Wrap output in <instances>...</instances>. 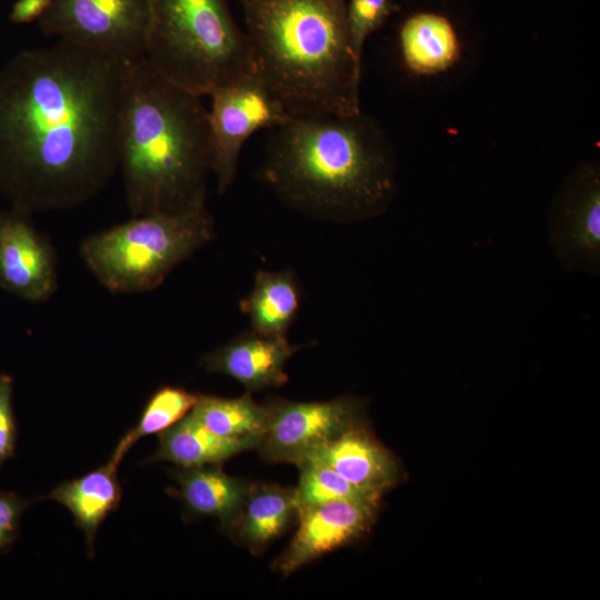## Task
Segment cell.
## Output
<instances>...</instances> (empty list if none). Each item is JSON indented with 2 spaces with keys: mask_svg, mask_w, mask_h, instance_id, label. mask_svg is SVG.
Here are the masks:
<instances>
[{
  "mask_svg": "<svg viewBox=\"0 0 600 600\" xmlns=\"http://www.w3.org/2000/svg\"><path fill=\"white\" fill-rule=\"evenodd\" d=\"M189 414L212 433L224 438L261 436L266 430L268 411L244 393L238 398L199 394Z\"/></svg>",
  "mask_w": 600,
  "mask_h": 600,
  "instance_id": "21",
  "label": "cell"
},
{
  "mask_svg": "<svg viewBox=\"0 0 600 600\" xmlns=\"http://www.w3.org/2000/svg\"><path fill=\"white\" fill-rule=\"evenodd\" d=\"M300 306V288L290 270H259L250 292L240 302L252 331L287 337Z\"/></svg>",
  "mask_w": 600,
  "mask_h": 600,
  "instance_id": "20",
  "label": "cell"
},
{
  "mask_svg": "<svg viewBox=\"0 0 600 600\" xmlns=\"http://www.w3.org/2000/svg\"><path fill=\"white\" fill-rule=\"evenodd\" d=\"M260 441L261 436H217L188 412L180 421L159 433V447L147 462L170 461L182 468L216 464L246 450L258 448Z\"/></svg>",
  "mask_w": 600,
  "mask_h": 600,
  "instance_id": "19",
  "label": "cell"
},
{
  "mask_svg": "<svg viewBox=\"0 0 600 600\" xmlns=\"http://www.w3.org/2000/svg\"><path fill=\"white\" fill-rule=\"evenodd\" d=\"M256 76L290 114L361 111L362 60L350 41L347 0H236Z\"/></svg>",
  "mask_w": 600,
  "mask_h": 600,
  "instance_id": "4",
  "label": "cell"
},
{
  "mask_svg": "<svg viewBox=\"0 0 600 600\" xmlns=\"http://www.w3.org/2000/svg\"><path fill=\"white\" fill-rule=\"evenodd\" d=\"M378 507L334 500L299 510L298 530L272 569L289 576L314 559L354 541L373 523Z\"/></svg>",
  "mask_w": 600,
  "mask_h": 600,
  "instance_id": "11",
  "label": "cell"
},
{
  "mask_svg": "<svg viewBox=\"0 0 600 600\" xmlns=\"http://www.w3.org/2000/svg\"><path fill=\"white\" fill-rule=\"evenodd\" d=\"M136 217L87 238L81 244L86 264L113 292L154 289L213 234L206 204L174 213Z\"/></svg>",
  "mask_w": 600,
  "mask_h": 600,
  "instance_id": "6",
  "label": "cell"
},
{
  "mask_svg": "<svg viewBox=\"0 0 600 600\" xmlns=\"http://www.w3.org/2000/svg\"><path fill=\"white\" fill-rule=\"evenodd\" d=\"M118 166L134 216L206 204L208 110L200 96L160 76L144 58L127 69Z\"/></svg>",
  "mask_w": 600,
  "mask_h": 600,
  "instance_id": "3",
  "label": "cell"
},
{
  "mask_svg": "<svg viewBox=\"0 0 600 600\" xmlns=\"http://www.w3.org/2000/svg\"><path fill=\"white\" fill-rule=\"evenodd\" d=\"M144 59L200 97L256 76L248 36L228 0H150Z\"/></svg>",
  "mask_w": 600,
  "mask_h": 600,
  "instance_id": "5",
  "label": "cell"
},
{
  "mask_svg": "<svg viewBox=\"0 0 600 600\" xmlns=\"http://www.w3.org/2000/svg\"><path fill=\"white\" fill-rule=\"evenodd\" d=\"M199 394L179 387L159 388L147 401L138 423L120 439L112 456L122 460L142 437L160 433L180 421L193 408Z\"/></svg>",
  "mask_w": 600,
  "mask_h": 600,
  "instance_id": "22",
  "label": "cell"
},
{
  "mask_svg": "<svg viewBox=\"0 0 600 600\" xmlns=\"http://www.w3.org/2000/svg\"><path fill=\"white\" fill-rule=\"evenodd\" d=\"M181 500L189 517H212L226 530L237 518L250 482L227 474L220 463L172 470Z\"/></svg>",
  "mask_w": 600,
  "mask_h": 600,
  "instance_id": "16",
  "label": "cell"
},
{
  "mask_svg": "<svg viewBox=\"0 0 600 600\" xmlns=\"http://www.w3.org/2000/svg\"><path fill=\"white\" fill-rule=\"evenodd\" d=\"M269 139L262 177L309 213L354 222L381 214L397 192L390 140L362 111L290 114Z\"/></svg>",
  "mask_w": 600,
  "mask_h": 600,
  "instance_id": "2",
  "label": "cell"
},
{
  "mask_svg": "<svg viewBox=\"0 0 600 600\" xmlns=\"http://www.w3.org/2000/svg\"><path fill=\"white\" fill-rule=\"evenodd\" d=\"M211 171L219 192L233 183L246 141L261 129H274L290 116L258 77L220 88L210 94Z\"/></svg>",
  "mask_w": 600,
  "mask_h": 600,
  "instance_id": "8",
  "label": "cell"
},
{
  "mask_svg": "<svg viewBox=\"0 0 600 600\" xmlns=\"http://www.w3.org/2000/svg\"><path fill=\"white\" fill-rule=\"evenodd\" d=\"M121 461L111 456L103 466L56 487L49 499L63 504L82 530L87 553L94 556V540L100 524L119 508L122 489L118 479Z\"/></svg>",
  "mask_w": 600,
  "mask_h": 600,
  "instance_id": "15",
  "label": "cell"
},
{
  "mask_svg": "<svg viewBox=\"0 0 600 600\" xmlns=\"http://www.w3.org/2000/svg\"><path fill=\"white\" fill-rule=\"evenodd\" d=\"M38 22L47 36L131 66L146 54L150 0H52Z\"/></svg>",
  "mask_w": 600,
  "mask_h": 600,
  "instance_id": "7",
  "label": "cell"
},
{
  "mask_svg": "<svg viewBox=\"0 0 600 600\" xmlns=\"http://www.w3.org/2000/svg\"><path fill=\"white\" fill-rule=\"evenodd\" d=\"M391 0H347L346 20L352 48L362 60L368 38L397 10Z\"/></svg>",
  "mask_w": 600,
  "mask_h": 600,
  "instance_id": "24",
  "label": "cell"
},
{
  "mask_svg": "<svg viewBox=\"0 0 600 600\" xmlns=\"http://www.w3.org/2000/svg\"><path fill=\"white\" fill-rule=\"evenodd\" d=\"M298 519L294 489L251 483L241 509L227 530L251 552L263 551Z\"/></svg>",
  "mask_w": 600,
  "mask_h": 600,
  "instance_id": "18",
  "label": "cell"
},
{
  "mask_svg": "<svg viewBox=\"0 0 600 600\" xmlns=\"http://www.w3.org/2000/svg\"><path fill=\"white\" fill-rule=\"evenodd\" d=\"M13 379L0 373V471L2 464L14 457L18 438L17 422L12 406Z\"/></svg>",
  "mask_w": 600,
  "mask_h": 600,
  "instance_id": "25",
  "label": "cell"
},
{
  "mask_svg": "<svg viewBox=\"0 0 600 600\" xmlns=\"http://www.w3.org/2000/svg\"><path fill=\"white\" fill-rule=\"evenodd\" d=\"M264 407L268 421L258 448L270 462L299 466L310 452L361 423V406L350 397L322 402L271 399Z\"/></svg>",
  "mask_w": 600,
  "mask_h": 600,
  "instance_id": "10",
  "label": "cell"
},
{
  "mask_svg": "<svg viewBox=\"0 0 600 600\" xmlns=\"http://www.w3.org/2000/svg\"><path fill=\"white\" fill-rule=\"evenodd\" d=\"M301 349L287 337L251 332L234 338L206 354L202 364L208 372L221 373L241 382L248 392L281 387L288 381L287 361Z\"/></svg>",
  "mask_w": 600,
  "mask_h": 600,
  "instance_id": "13",
  "label": "cell"
},
{
  "mask_svg": "<svg viewBox=\"0 0 600 600\" xmlns=\"http://www.w3.org/2000/svg\"><path fill=\"white\" fill-rule=\"evenodd\" d=\"M398 42L404 67L419 77L443 73L461 57V43L453 24L436 12L408 17L399 29Z\"/></svg>",
  "mask_w": 600,
  "mask_h": 600,
  "instance_id": "17",
  "label": "cell"
},
{
  "mask_svg": "<svg viewBox=\"0 0 600 600\" xmlns=\"http://www.w3.org/2000/svg\"><path fill=\"white\" fill-rule=\"evenodd\" d=\"M298 467L301 471L294 489L298 511L334 500L379 506L380 496L356 487L324 463L307 460Z\"/></svg>",
  "mask_w": 600,
  "mask_h": 600,
  "instance_id": "23",
  "label": "cell"
},
{
  "mask_svg": "<svg viewBox=\"0 0 600 600\" xmlns=\"http://www.w3.org/2000/svg\"><path fill=\"white\" fill-rule=\"evenodd\" d=\"M307 460L324 463L350 483L380 497L399 480L397 461L362 423L317 448L303 461Z\"/></svg>",
  "mask_w": 600,
  "mask_h": 600,
  "instance_id": "14",
  "label": "cell"
},
{
  "mask_svg": "<svg viewBox=\"0 0 600 600\" xmlns=\"http://www.w3.org/2000/svg\"><path fill=\"white\" fill-rule=\"evenodd\" d=\"M549 242L570 272L600 273V167L579 162L550 203Z\"/></svg>",
  "mask_w": 600,
  "mask_h": 600,
  "instance_id": "9",
  "label": "cell"
},
{
  "mask_svg": "<svg viewBox=\"0 0 600 600\" xmlns=\"http://www.w3.org/2000/svg\"><path fill=\"white\" fill-rule=\"evenodd\" d=\"M52 0H17L9 13V19L16 24L39 21L50 7Z\"/></svg>",
  "mask_w": 600,
  "mask_h": 600,
  "instance_id": "27",
  "label": "cell"
},
{
  "mask_svg": "<svg viewBox=\"0 0 600 600\" xmlns=\"http://www.w3.org/2000/svg\"><path fill=\"white\" fill-rule=\"evenodd\" d=\"M128 67L59 41L0 69V192L12 208L74 204L109 180Z\"/></svg>",
  "mask_w": 600,
  "mask_h": 600,
  "instance_id": "1",
  "label": "cell"
},
{
  "mask_svg": "<svg viewBox=\"0 0 600 600\" xmlns=\"http://www.w3.org/2000/svg\"><path fill=\"white\" fill-rule=\"evenodd\" d=\"M34 501L14 492L0 491V554L7 552L16 541L21 517Z\"/></svg>",
  "mask_w": 600,
  "mask_h": 600,
  "instance_id": "26",
  "label": "cell"
},
{
  "mask_svg": "<svg viewBox=\"0 0 600 600\" xmlns=\"http://www.w3.org/2000/svg\"><path fill=\"white\" fill-rule=\"evenodd\" d=\"M0 286L31 302L48 299L56 286L52 248L16 208L0 210Z\"/></svg>",
  "mask_w": 600,
  "mask_h": 600,
  "instance_id": "12",
  "label": "cell"
}]
</instances>
